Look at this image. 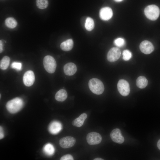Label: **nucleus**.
I'll list each match as a JSON object with an SVG mask.
<instances>
[{
	"label": "nucleus",
	"mask_w": 160,
	"mask_h": 160,
	"mask_svg": "<svg viewBox=\"0 0 160 160\" xmlns=\"http://www.w3.org/2000/svg\"><path fill=\"white\" fill-rule=\"evenodd\" d=\"M24 105L23 100L20 97H17L8 101L6 104V108L9 113H15L19 111Z\"/></svg>",
	"instance_id": "f257e3e1"
},
{
	"label": "nucleus",
	"mask_w": 160,
	"mask_h": 160,
	"mask_svg": "<svg viewBox=\"0 0 160 160\" xmlns=\"http://www.w3.org/2000/svg\"><path fill=\"white\" fill-rule=\"evenodd\" d=\"M88 84L91 91L95 94L100 95L104 91V87L103 83L98 79L94 78L90 79Z\"/></svg>",
	"instance_id": "f03ea898"
},
{
	"label": "nucleus",
	"mask_w": 160,
	"mask_h": 160,
	"mask_svg": "<svg viewBox=\"0 0 160 160\" xmlns=\"http://www.w3.org/2000/svg\"><path fill=\"white\" fill-rule=\"evenodd\" d=\"M144 14L148 19L152 20H156L160 14V9L158 7L152 4L146 7L144 9Z\"/></svg>",
	"instance_id": "7ed1b4c3"
},
{
	"label": "nucleus",
	"mask_w": 160,
	"mask_h": 160,
	"mask_svg": "<svg viewBox=\"0 0 160 160\" xmlns=\"http://www.w3.org/2000/svg\"><path fill=\"white\" fill-rule=\"evenodd\" d=\"M43 65L46 71L49 73H54L56 70V63L55 59L52 56L47 55L43 59Z\"/></svg>",
	"instance_id": "20e7f679"
},
{
	"label": "nucleus",
	"mask_w": 160,
	"mask_h": 160,
	"mask_svg": "<svg viewBox=\"0 0 160 160\" xmlns=\"http://www.w3.org/2000/svg\"><path fill=\"white\" fill-rule=\"evenodd\" d=\"M117 88L121 95L126 96L129 93L130 88L129 83L124 79L120 80L117 84Z\"/></svg>",
	"instance_id": "39448f33"
},
{
	"label": "nucleus",
	"mask_w": 160,
	"mask_h": 160,
	"mask_svg": "<svg viewBox=\"0 0 160 160\" xmlns=\"http://www.w3.org/2000/svg\"><path fill=\"white\" fill-rule=\"evenodd\" d=\"M121 53L119 48L117 47H112L110 49L107 54V59L110 62H115L119 59Z\"/></svg>",
	"instance_id": "423d86ee"
},
{
	"label": "nucleus",
	"mask_w": 160,
	"mask_h": 160,
	"mask_svg": "<svg viewBox=\"0 0 160 160\" xmlns=\"http://www.w3.org/2000/svg\"><path fill=\"white\" fill-rule=\"evenodd\" d=\"M87 140L90 145H95L99 144L102 141V137L99 133L96 132L89 133L87 136Z\"/></svg>",
	"instance_id": "0eeeda50"
},
{
	"label": "nucleus",
	"mask_w": 160,
	"mask_h": 160,
	"mask_svg": "<svg viewBox=\"0 0 160 160\" xmlns=\"http://www.w3.org/2000/svg\"><path fill=\"white\" fill-rule=\"evenodd\" d=\"M75 139L72 137L66 136L61 138L59 141L60 146L64 148H71L76 143Z\"/></svg>",
	"instance_id": "6e6552de"
},
{
	"label": "nucleus",
	"mask_w": 160,
	"mask_h": 160,
	"mask_svg": "<svg viewBox=\"0 0 160 160\" xmlns=\"http://www.w3.org/2000/svg\"><path fill=\"white\" fill-rule=\"evenodd\" d=\"M35 77L33 72L29 70L26 72L23 77V81L24 84L26 86L30 87L33 84Z\"/></svg>",
	"instance_id": "1a4fd4ad"
},
{
	"label": "nucleus",
	"mask_w": 160,
	"mask_h": 160,
	"mask_svg": "<svg viewBox=\"0 0 160 160\" xmlns=\"http://www.w3.org/2000/svg\"><path fill=\"white\" fill-rule=\"evenodd\" d=\"M140 48L143 53L145 54H148L153 51L154 47L151 42L145 40L140 43Z\"/></svg>",
	"instance_id": "9d476101"
},
{
	"label": "nucleus",
	"mask_w": 160,
	"mask_h": 160,
	"mask_svg": "<svg viewBox=\"0 0 160 160\" xmlns=\"http://www.w3.org/2000/svg\"><path fill=\"white\" fill-rule=\"evenodd\" d=\"M100 18L103 20H108L112 17L113 12L112 9L109 7H105L102 8L99 13Z\"/></svg>",
	"instance_id": "9b49d317"
},
{
	"label": "nucleus",
	"mask_w": 160,
	"mask_h": 160,
	"mask_svg": "<svg viewBox=\"0 0 160 160\" xmlns=\"http://www.w3.org/2000/svg\"><path fill=\"white\" fill-rule=\"evenodd\" d=\"M110 137L114 142L121 144L124 141V138L122 135L120 130L118 128L113 129L110 133Z\"/></svg>",
	"instance_id": "f8f14e48"
},
{
	"label": "nucleus",
	"mask_w": 160,
	"mask_h": 160,
	"mask_svg": "<svg viewBox=\"0 0 160 160\" xmlns=\"http://www.w3.org/2000/svg\"><path fill=\"white\" fill-rule=\"evenodd\" d=\"M62 127V125L60 122L55 121L50 124L48 129L50 133L55 135L58 134L61 130Z\"/></svg>",
	"instance_id": "ddd939ff"
},
{
	"label": "nucleus",
	"mask_w": 160,
	"mask_h": 160,
	"mask_svg": "<svg viewBox=\"0 0 160 160\" xmlns=\"http://www.w3.org/2000/svg\"><path fill=\"white\" fill-rule=\"evenodd\" d=\"M63 70L66 75L70 76L73 75L76 73L77 68L75 64L72 63H69L64 65Z\"/></svg>",
	"instance_id": "4468645a"
},
{
	"label": "nucleus",
	"mask_w": 160,
	"mask_h": 160,
	"mask_svg": "<svg viewBox=\"0 0 160 160\" xmlns=\"http://www.w3.org/2000/svg\"><path fill=\"white\" fill-rule=\"evenodd\" d=\"M87 117V114L83 113L78 118L74 120L72 122V124L74 126L80 127L83 125L84 122Z\"/></svg>",
	"instance_id": "2eb2a0df"
},
{
	"label": "nucleus",
	"mask_w": 160,
	"mask_h": 160,
	"mask_svg": "<svg viewBox=\"0 0 160 160\" xmlns=\"http://www.w3.org/2000/svg\"><path fill=\"white\" fill-rule=\"evenodd\" d=\"M73 45V40L69 39L62 42L60 45V47L63 50L68 51L71 50L72 49Z\"/></svg>",
	"instance_id": "dca6fc26"
},
{
	"label": "nucleus",
	"mask_w": 160,
	"mask_h": 160,
	"mask_svg": "<svg viewBox=\"0 0 160 160\" xmlns=\"http://www.w3.org/2000/svg\"><path fill=\"white\" fill-rule=\"evenodd\" d=\"M67 96V92L66 90L64 89H61L56 93L55 98L57 101L62 102L66 99Z\"/></svg>",
	"instance_id": "f3484780"
},
{
	"label": "nucleus",
	"mask_w": 160,
	"mask_h": 160,
	"mask_svg": "<svg viewBox=\"0 0 160 160\" xmlns=\"http://www.w3.org/2000/svg\"><path fill=\"white\" fill-rule=\"evenodd\" d=\"M148 84V81L146 78L143 76H140L137 78L136 81V85L140 89L145 87Z\"/></svg>",
	"instance_id": "a211bd4d"
},
{
	"label": "nucleus",
	"mask_w": 160,
	"mask_h": 160,
	"mask_svg": "<svg viewBox=\"0 0 160 160\" xmlns=\"http://www.w3.org/2000/svg\"><path fill=\"white\" fill-rule=\"evenodd\" d=\"M43 150L45 154L48 156H51L54 153L55 150L52 145L48 143L44 145Z\"/></svg>",
	"instance_id": "6ab92c4d"
},
{
	"label": "nucleus",
	"mask_w": 160,
	"mask_h": 160,
	"mask_svg": "<svg viewBox=\"0 0 160 160\" xmlns=\"http://www.w3.org/2000/svg\"><path fill=\"white\" fill-rule=\"evenodd\" d=\"M5 23L7 27L12 29L15 28L17 24L16 20L12 17L7 18L5 20Z\"/></svg>",
	"instance_id": "aec40b11"
},
{
	"label": "nucleus",
	"mask_w": 160,
	"mask_h": 160,
	"mask_svg": "<svg viewBox=\"0 0 160 160\" xmlns=\"http://www.w3.org/2000/svg\"><path fill=\"white\" fill-rule=\"evenodd\" d=\"M10 58L7 56H4L0 61V67L2 70H6L9 66Z\"/></svg>",
	"instance_id": "412c9836"
},
{
	"label": "nucleus",
	"mask_w": 160,
	"mask_h": 160,
	"mask_svg": "<svg viewBox=\"0 0 160 160\" xmlns=\"http://www.w3.org/2000/svg\"><path fill=\"white\" fill-rule=\"evenodd\" d=\"M94 22L93 19L90 17H87L85 24L86 29L89 31H91L94 28Z\"/></svg>",
	"instance_id": "4be33fe9"
},
{
	"label": "nucleus",
	"mask_w": 160,
	"mask_h": 160,
	"mask_svg": "<svg viewBox=\"0 0 160 160\" xmlns=\"http://www.w3.org/2000/svg\"><path fill=\"white\" fill-rule=\"evenodd\" d=\"M36 3L37 7L41 9L47 8L48 5V0H36Z\"/></svg>",
	"instance_id": "5701e85b"
},
{
	"label": "nucleus",
	"mask_w": 160,
	"mask_h": 160,
	"mask_svg": "<svg viewBox=\"0 0 160 160\" xmlns=\"http://www.w3.org/2000/svg\"><path fill=\"white\" fill-rule=\"evenodd\" d=\"M114 43L117 47H121L124 45L125 44V41L123 38H118L114 40Z\"/></svg>",
	"instance_id": "b1692460"
},
{
	"label": "nucleus",
	"mask_w": 160,
	"mask_h": 160,
	"mask_svg": "<svg viewBox=\"0 0 160 160\" xmlns=\"http://www.w3.org/2000/svg\"><path fill=\"white\" fill-rule=\"evenodd\" d=\"M123 58L125 61L130 60L132 57L131 52L129 50L126 49L124 50L122 53Z\"/></svg>",
	"instance_id": "393cba45"
},
{
	"label": "nucleus",
	"mask_w": 160,
	"mask_h": 160,
	"mask_svg": "<svg viewBox=\"0 0 160 160\" xmlns=\"http://www.w3.org/2000/svg\"><path fill=\"white\" fill-rule=\"evenodd\" d=\"M11 67L18 71H20L22 69V64L20 62H13L11 65Z\"/></svg>",
	"instance_id": "a878e982"
},
{
	"label": "nucleus",
	"mask_w": 160,
	"mask_h": 160,
	"mask_svg": "<svg viewBox=\"0 0 160 160\" xmlns=\"http://www.w3.org/2000/svg\"><path fill=\"white\" fill-rule=\"evenodd\" d=\"M73 159L72 156L69 154H66L63 156L60 159L61 160H73Z\"/></svg>",
	"instance_id": "bb28decb"
},
{
	"label": "nucleus",
	"mask_w": 160,
	"mask_h": 160,
	"mask_svg": "<svg viewBox=\"0 0 160 160\" xmlns=\"http://www.w3.org/2000/svg\"><path fill=\"white\" fill-rule=\"evenodd\" d=\"M4 133L2 127L0 126V139H1L4 137Z\"/></svg>",
	"instance_id": "cd10ccee"
},
{
	"label": "nucleus",
	"mask_w": 160,
	"mask_h": 160,
	"mask_svg": "<svg viewBox=\"0 0 160 160\" xmlns=\"http://www.w3.org/2000/svg\"><path fill=\"white\" fill-rule=\"evenodd\" d=\"M2 40L0 41V52L1 53L3 50V44Z\"/></svg>",
	"instance_id": "c85d7f7f"
},
{
	"label": "nucleus",
	"mask_w": 160,
	"mask_h": 160,
	"mask_svg": "<svg viewBox=\"0 0 160 160\" xmlns=\"http://www.w3.org/2000/svg\"><path fill=\"white\" fill-rule=\"evenodd\" d=\"M157 146L158 148L160 150V139L158 141L157 143Z\"/></svg>",
	"instance_id": "c756f323"
},
{
	"label": "nucleus",
	"mask_w": 160,
	"mask_h": 160,
	"mask_svg": "<svg viewBox=\"0 0 160 160\" xmlns=\"http://www.w3.org/2000/svg\"><path fill=\"white\" fill-rule=\"evenodd\" d=\"M94 160H103L104 159L100 158H96L93 159Z\"/></svg>",
	"instance_id": "7c9ffc66"
},
{
	"label": "nucleus",
	"mask_w": 160,
	"mask_h": 160,
	"mask_svg": "<svg viewBox=\"0 0 160 160\" xmlns=\"http://www.w3.org/2000/svg\"><path fill=\"white\" fill-rule=\"evenodd\" d=\"M123 0H114V1L117 2H119Z\"/></svg>",
	"instance_id": "2f4dec72"
}]
</instances>
